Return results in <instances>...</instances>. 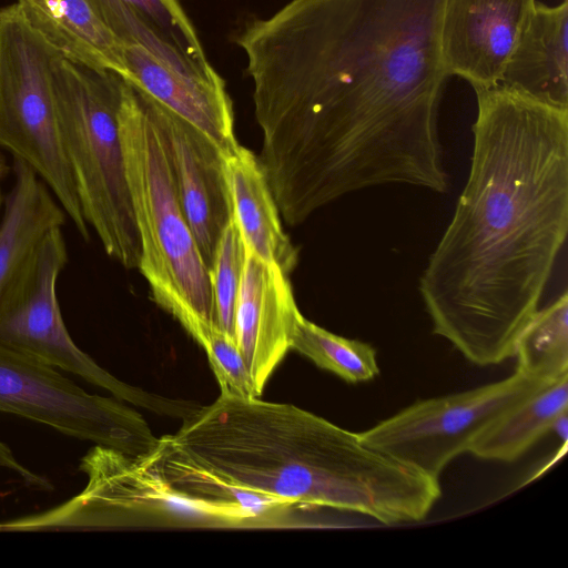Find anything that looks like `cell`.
<instances>
[{
  "label": "cell",
  "mask_w": 568,
  "mask_h": 568,
  "mask_svg": "<svg viewBox=\"0 0 568 568\" xmlns=\"http://www.w3.org/2000/svg\"><path fill=\"white\" fill-rule=\"evenodd\" d=\"M548 382L516 369L498 382L418 400L358 436L371 448L438 479L491 423Z\"/></svg>",
  "instance_id": "cell-10"
},
{
  "label": "cell",
  "mask_w": 568,
  "mask_h": 568,
  "mask_svg": "<svg viewBox=\"0 0 568 568\" xmlns=\"http://www.w3.org/2000/svg\"><path fill=\"white\" fill-rule=\"evenodd\" d=\"M557 435L566 444L568 439V416L567 413L560 415L552 425V428Z\"/></svg>",
  "instance_id": "cell-26"
},
{
  "label": "cell",
  "mask_w": 568,
  "mask_h": 568,
  "mask_svg": "<svg viewBox=\"0 0 568 568\" xmlns=\"http://www.w3.org/2000/svg\"><path fill=\"white\" fill-rule=\"evenodd\" d=\"M536 0H445L442 57L447 75L474 90L499 83Z\"/></svg>",
  "instance_id": "cell-12"
},
{
  "label": "cell",
  "mask_w": 568,
  "mask_h": 568,
  "mask_svg": "<svg viewBox=\"0 0 568 568\" xmlns=\"http://www.w3.org/2000/svg\"><path fill=\"white\" fill-rule=\"evenodd\" d=\"M0 531H1V524H0Z\"/></svg>",
  "instance_id": "cell-28"
},
{
  "label": "cell",
  "mask_w": 568,
  "mask_h": 568,
  "mask_svg": "<svg viewBox=\"0 0 568 568\" xmlns=\"http://www.w3.org/2000/svg\"><path fill=\"white\" fill-rule=\"evenodd\" d=\"M124 54L125 79L200 129L224 156L240 145L225 83H209L186 77L139 45H125Z\"/></svg>",
  "instance_id": "cell-15"
},
{
  "label": "cell",
  "mask_w": 568,
  "mask_h": 568,
  "mask_svg": "<svg viewBox=\"0 0 568 568\" xmlns=\"http://www.w3.org/2000/svg\"><path fill=\"white\" fill-rule=\"evenodd\" d=\"M13 184L0 221V296L43 237L62 227L64 210L37 173L13 159Z\"/></svg>",
  "instance_id": "cell-19"
},
{
  "label": "cell",
  "mask_w": 568,
  "mask_h": 568,
  "mask_svg": "<svg viewBox=\"0 0 568 568\" xmlns=\"http://www.w3.org/2000/svg\"><path fill=\"white\" fill-rule=\"evenodd\" d=\"M245 257V244L233 217L222 233L209 272L217 328L234 341L235 314Z\"/></svg>",
  "instance_id": "cell-23"
},
{
  "label": "cell",
  "mask_w": 568,
  "mask_h": 568,
  "mask_svg": "<svg viewBox=\"0 0 568 568\" xmlns=\"http://www.w3.org/2000/svg\"><path fill=\"white\" fill-rule=\"evenodd\" d=\"M10 171V166L7 163L4 155L0 150V202H1V184Z\"/></svg>",
  "instance_id": "cell-27"
},
{
  "label": "cell",
  "mask_w": 568,
  "mask_h": 568,
  "mask_svg": "<svg viewBox=\"0 0 568 568\" xmlns=\"http://www.w3.org/2000/svg\"><path fill=\"white\" fill-rule=\"evenodd\" d=\"M470 170L419 293L469 362L514 357L568 231V109L500 83L475 90Z\"/></svg>",
  "instance_id": "cell-2"
},
{
  "label": "cell",
  "mask_w": 568,
  "mask_h": 568,
  "mask_svg": "<svg viewBox=\"0 0 568 568\" xmlns=\"http://www.w3.org/2000/svg\"><path fill=\"white\" fill-rule=\"evenodd\" d=\"M514 356L518 371L546 381L568 374V293L535 313L520 333Z\"/></svg>",
  "instance_id": "cell-21"
},
{
  "label": "cell",
  "mask_w": 568,
  "mask_h": 568,
  "mask_svg": "<svg viewBox=\"0 0 568 568\" xmlns=\"http://www.w3.org/2000/svg\"><path fill=\"white\" fill-rule=\"evenodd\" d=\"M68 260L62 227L50 231L0 296V343L77 375L120 400L154 409L156 394L118 379L73 342L57 295Z\"/></svg>",
  "instance_id": "cell-8"
},
{
  "label": "cell",
  "mask_w": 568,
  "mask_h": 568,
  "mask_svg": "<svg viewBox=\"0 0 568 568\" xmlns=\"http://www.w3.org/2000/svg\"><path fill=\"white\" fill-rule=\"evenodd\" d=\"M119 126L140 242L138 268L153 301L204 348L219 329L210 272L181 209L161 135L140 89L123 77Z\"/></svg>",
  "instance_id": "cell-4"
},
{
  "label": "cell",
  "mask_w": 568,
  "mask_h": 568,
  "mask_svg": "<svg viewBox=\"0 0 568 568\" xmlns=\"http://www.w3.org/2000/svg\"><path fill=\"white\" fill-rule=\"evenodd\" d=\"M142 458L185 496L234 501L262 521L275 505L270 496L396 525L423 520L442 495L438 479L371 448L358 433L258 397L220 394Z\"/></svg>",
  "instance_id": "cell-3"
},
{
  "label": "cell",
  "mask_w": 568,
  "mask_h": 568,
  "mask_svg": "<svg viewBox=\"0 0 568 568\" xmlns=\"http://www.w3.org/2000/svg\"><path fill=\"white\" fill-rule=\"evenodd\" d=\"M246 257L235 314V342L257 394L291 349L303 316L288 274L245 246Z\"/></svg>",
  "instance_id": "cell-13"
},
{
  "label": "cell",
  "mask_w": 568,
  "mask_h": 568,
  "mask_svg": "<svg viewBox=\"0 0 568 568\" xmlns=\"http://www.w3.org/2000/svg\"><path fill=\"white\" fill-rule=\"evenodd\" d=\"M0 469L12 471L20 477L28 486L49 490L52 489L50 481L42 475L32 471L21 464L13 455L10 447L0 439Z\"/></svg>",
  "instance_id": "cell-25"
},
{
  "label": "cell",
  "mask_w": 568,
  "mask_h": 568,
  "mask_svg": "<svg viewBox=\"0 0 568 568\" xmlns=\"http://www.w3.org/2000/svg\"><path fill=\"white\" fill-rule=\"evenodd\" d=\"M17 4L30 27L63 57L128 75L124 45L87 0H18Z\"/></svg>",
  "instance_id": "cell-18"
},
{
  "label": "cell",
  "mask_w": 568,
  "mask_h": 568,
  "mask_svg": "<svg viewBox=\"0 0 568 568\" xmlns=\"http://www.w3.org/2000/svg\"><path fill=\"white\" fill-rule=\"evenodd\" d=\"M125 47L139 45L171 69L209 83H224L205 57L180 0H87Z\"/></svg>",
  "instance_id": "cell-14"
},
{
  "label": "cell",
  "mask_w": 568,
  "mask_h": 568,
  "mask_svg": "<svg viewBox=\"0 0 568 568\" xmlns=\"http://www.w3.org/2000/svg\"><path fill=\"white\" fill-rule=\"evenodd\" d=\"M234 219L244 244L261 258L291 273L298 260L284 233L281 214L257 156L239 145L225 156Z\"/></svg>",
  "instance_id": "cell-17"
},
{
  "label": "cell",
  "mask_w": 568,
  "mask_h": 568,
  "mask_svg": "<svg viewBox=\"0 0 568 568\" xmlns=\"http://www.w3.org/2000/svg\"><path fill=\"white\" fill-rule=\"evenodd\" d=\"M445 0H291L247 21L257 156L294 226L363 189L448 190L438 105Z\"/></svg>",
  "instance_id": "cell-1"
},
{
  "label": "cell",
  "mask_w": 568,
  "mask_h": 568,
  "mask_svg": "<svg viewBox=\"0 0 568 568\" xmlns=\"http://www.w3.org/2000/svg\"><path fill=\"white\" fill-rule=\"evenodd\" d=\"M291 349L347 383L367 382L379 374L371 344L334 334L304 316L297 323Z\"/></svg>",
  "instance_id": "cell-22"
},
{
  "label": "cell",
  "mask_w": 568,
  "mask_h": 568,
  "mask_svg": "<svg viewBox=\"0 0 568 568\" xmlns=\"http://www.w3.org/2000/svg\"><path fill=\"white\" fill-rule=\"evenodd\" d=\"M59 52L17 3L0 9V149L27 163L52 192L78 233L90 239L61 140L51 65Z\"/></svg>",
  "instance_id": "cell-7"
},
{
  "label": "cell",
  "mask_w": 568,
  "mask_h": 568,
  "mask_svg": "<svg viewBox=\"0 0 568 568\" xmlns=\"http://www.w3.org/2000/svg\"><path fill=\"white\" fill-rule=\"evenodd\" d=\"M139 89L161 135L181 209L210 270L222 233L234 217L225 156L200 129Z\"/></svg>",
  "instance_id": "cell-11"
},
{
  "label": "cell",
  "mask_w": 568,
  "mask_h": 568,
  "mask_svg": "<svg viewBox=\"0 0 568 568\" xmlns=\"http://www.w3.org/2000/svg\"><path fill=\"white\" fill-rule=\"evenodd\" d=\"M568 0L537 3L499 83L544 103L568 109Z\"/></svg>",
  "instance_id": "cell-16"
},
{
  "label": "cell",
  "mask_w": 568,
  "mask_h": 568,
  "mask_svg": "<svg viewBox=\"0 0 568 568\" xmlns=\"http://www.w3.org/2000/svg\"><path fill=\"white\" fill-rule=\"evenodd\" d=\"M567 409L568 374L546 383L506 410L477 437L469 453L481 459L511 463L550 430Z\"/></svg>",
  "instance_id": "cell-20"
},
{
  "label": "cell",
  "mask_w": 568,
  "mask_h": 568,
  "mask_svg": "<svg viewBox=\"0 0 568 568\" xmlns=\"http://www.w3.org/2000/svg\"><path fill=\"white\" fill-rule=\"evenodd\" d=\"M122 77L58 53L51 83L63 149L83 217L104 252L138 268L140 242L119 126Z\"/></svg>",
  "instance_id": "cell-5"
},
{
  "label": "cell",
  "mask_w": 568,
  "mask_h": 568,
  "mask_svg": "<svg viewBox=\"0 0 568 568\" xmlns=\"http://www.w3.org/2000/svg\"><path fill=\"white\" fill-rule=\"evenodd\" d=\"M0 412L133 457L158 438L143 416L120 399L90 394L36 357L0 343Z\"/></svg>",
  "instance_id": "cell-9"
},
{
  "label": "cell",
  "mask_w": 568,
  "mask_h": 568,
  "mask_svg": "<svg viewBox=\"0 0 568 568\" xmlns=\"http://www.w3.org/2000/svg\"><path fill=\"white\" fill-rule=\"evenodd\" d=\"M83 489L62 504L1 524L2 532L141 528H265L237 503L191 498L142 457L94 445L80 460Z\"/></svg>",
  "instance_id": "cell-6"
},
{
  "label": "cell",
  "mask_w": 568,
  "mask_h": 568,
  "mask_svg": "<svg viewBox=\"0 0 568 568\" xmlns=\"http://www.w3.org/2000/svg\"><path fill=\"white\" fill-rule=\"evenodd\" d=\"M203 349L220 385L221 395L241 398L260 397L234 339L215 329Z\"/></svg>",
  "instance_id": "cell-24"
}]
</instances>
